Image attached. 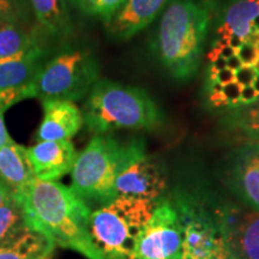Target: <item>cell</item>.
<instances>
[{
  "label": "cell",
  "mask_w": 259,
  "mask_h": 259,
  "mask_svg": "<svg viewBox=\"0 0 259 259\" xmlns=\"http://www.w3.org/2000/svg\"><path fill=\"white\" fill-rule=\"evenodd\" d=\"M212 12L210 0H171L162 14L151 48L176 80L187 82L198 73Z\"/></svg>",
  "instance_id": "cell-1"
},
{
  "label": "cell",
  "mask_w": 259,
  "mask_h": 259,
  "mask_svg": "<svg viewBox=\"0 0 259 259\" xmlns=\"http://www.w3.org/2000/svg\"><path fill=\"white\" fill-rule=\"evenodd\" d=\"M169 0H125L105 23L107 34L116 41L130 40L147 28Z\"/></svg>",
  "instance_id": "cell-15"
},
{
  "label": "cell",
  "mask_w": 259,
  "mask_h": 259,
  "mask_svg": "<svg viewBox=\"0 0 259 259\" xmlns=\"http://www.w3.org/2000/svg\"><path fill=\"white\" fill-rule=\"evenodd\" d=\"M21 202L30 222L56 246L78 252L87 259H105L89 233L93 210L71 187L35 178Z\"/></svg>",
  "instance_id": "cell-2"
},
{
  "label": "cell",
  "mask_w": 259,
  "mask_h": 259,
  "mask_svg": "<svg viewBox=\"0 0 259 259\" xmlns=\"http://www.w3.org/2000/svg\"><path fill=\"white\" fill-rule=\"evenodd\" d=\"M254 46H255V50H257V52H258V54H259V40H258V41H255V42H254Z\"/></svg>",
  "instance_id": "cell-35"
},
{
  "label": "cell",
  "mask_w": 259,
  "mask_h": 259,
  "mask_svg": "<svg viewBox=\"0 0 259 259\" xmlns=\"http://www.w3.org/2000/svg\"><path fill=\"white\" fill-rule=\"evenodd\" d=\"M167 174L148 154L143 139L122 144L120 166L115 181L118 197L157 202L167 191Z\"/></svg>",
  "instance_id": "cell-8"
},
{
  "label": "cell",
  "mask_w": 259,
  "mask_h": 259,
  "mask_svg": "<svg viewBox=\"0 0 259 259\" xmlns=\"http://www.w3.org/2000/svg\"><path fill=\"white\" fill-rule=\"evenodd\" d=\"M211 47H223L231 37L259 40V0H226L218 16Z\"/></svg>",
  "instance_id": "cell-12"
},
{
  "label": "cell",
  "mask_w": 259,
  "mask_h": 259,
  "mask_svg": "<svg viewBox=\"0 0 259 259\" xmlns=\"http://www.w3.org/2000/svg\"><path fill=\"white\" fill-rule=\"evenodd\" d=\"M252 87H253L254 90H255V92H257L258 96H259V74H257V76H255L253 83H252Z\"/></svg>",
  "instance_id": "cell-33"
},
{
  "label": "cell",
  "mask_w": 259,
  "mask_h": 259,
  "mask_svg": "<svg viewBox=\"0 0 259 259\" xmlns=\"http://www.w3.org/2000/svg\"><path fill=\"white\" fill-rule=\"evenodd\" d=\"M244 66L241 63V60L239 59L238 56H234V57H231L229 59H227V69L232 70V71H236L239 70L240 67Z\"/></svg>",
  "instance_id": "cell-31"
},
{
  "label": "cell",
  "mask_w": 259,
  "mask_h": 259,
  "mask_svg": "<svg viewBox=\"0 0 259 259\" xmlns=\"http://www.w3.org/2000/svg\"><path fill=\"white\" fill-rule=\"evenodd\" d=\"M253 69L255 70V72H257V74H259V57H258L257 61H255L254 65H253Z\"/></svg>",
  "instance_id": "cell-34"
},
{
  "label": "cell",
  "mask_w": 259,
  "mask_h": 259,
  "mask_svg": "<svg viewBox=\"0 0 259 259\" xmlns=\"http://www.w3.org/2000/svg\"><path fill=\"white\" fill-rule=\"evenodd\" d=\"M84 125L94 135L116 130H156L164 114L147 90L138 87L99 79L83 103Z\"/></svg>",
  "instance_id": "cell-4"
},
{
  "label": "cell",
  "mask_w": 259,
  "mask_h": 259,
  "mask_svg": "<svg viewBox=\"0 0 259 259\" xmlns=\"http://www.w3.org/2000/svg\"><path fill=\"white\" fill-rule=\"evenodd\" d=\"M40 42L34 31H25L18 24L0 19V59L28 50Z\"/></svg>",
  "instance_id": "cell-21"
},
{
  "label": "cell",
  "mask_w": 259,
  "mask_h": 259,
  "mask_svg": "<svg viewBox=\"0 0 259 259\" xmlns=\"http://www.w3.org/2000/svg\"><path fill=\"white\" fill-rule=\"evenodd\" d=\"M56 244L31 222L0 244V259H52Z\"/></svg>",
  "instance_id": "cell-18"
},
{
  "label": "cell",
  "mask_w": 259,
  "mask_h": 259,
  "mask_svg": "<svg viewBox=\"0 0 259 259\" xmlns=\"http://www.w3.org/2000/svg\"><path fill=\"white\" fill-rule=\"evenodd\" d=\"M4 109L0 108V149L5 147L6 144H9L10 142H12V138L10 137L8 134V130H6L5 121H4Z\"/></svg>",
  "instance_id": "cell-30"
},
{
  "label": "cell",
  "mask_w": 259,
  "mask_h": 259,
  "mask_svg": "<svg viewBox=\"0 0 259 259\" xmlns=\"http://www.w3.org/2000/svg\"><path fill=\"white\" fill-rule=\"evenodd\" d=\"M228 259H232V258H228Z\"/></svg>",
  "instance_id": "cell-36"
},
{
  "label": "cell",
  "mask_w": 259,
  "mask_h": 259,
  "mask_svg": "<svg viewBox=\"0 0 259 259\" xmlns=\"http://www.w3.org/2000/svg\"><path fill=\"white\" fill-rule=\"evenodd\" d=\"M25 18L23 0H0V19L18 24Z\"/></svg>",
  "instance_id": "cell-24"
},
{
  "label": "cell",
  "mask_w": 259,
  "mask_h": 259,
  "mask_svg": "<svg viewBox=\"0 0 259 259\" xmlns=\"http://www.w3.org/2000/svg\"><path fill=\"white\" fill-rule=\"evenodd\" d=\"M27 148L14 141L0 149V183L21 200L35 179Z\"/></svg>",
  "instance_id": "cell-17"
},
{
  "label": "cell",
  "mask_w": 259,
  "mask_h": 259,
  "mask_svg": "<svg viewBox=\"0 0 259 259\" xmlns=\"http://www.w3.org/2000/svg\"><path fill=\"white\" fill-rule=\"evenodd\" d=\"M10 194H11V193L9 192V190L6 189V187L3 185L2 183H0V204L4 202V200L8 198Z\"/></svg>",
  "instance_id": "cell-32"
},
{
  "label": "cell",
  "mask_w": 259,
  "mask_h": 259,
  "mask_svg": "<svg viewBox=\"0 0 259 259\" xmlns=\"http://www.w3.org/2000/svg\"><path fill=\"white\" fill-rule=\"evenodd\" d=\"M40 27L51 36L66 38L73 30L67 0H28Z\"/></svg>",
  "instance_id": "cell-19"
},
{
  "label": "cell",
  "mask_w": 259,
  "mask_h": 259,
  "mask_svg": "<svg viewBox=\"0 0 259 259\" xmlns=\"http://www.w3.org/2000/svg\"><path fill=\"white\" fill-rule=\"evenodd\" d=\"M27 153L35 177L44 181H58L71 173L78 155L71 141H42Z\"/></svg>",
  "instance_id": "cell-14"
},
{
  "label": "cell",
  "mask_w": 259,
  "mask_h": 259,
  "mask_svg": "<svg viewBox=\"0 0 259 259\" xmlns=\"http://www.w3.org/2000/svg\"><path fill=\"white\" fill-rule=\"evenodd\" d=\"M47 50L38 42L15 56L0 59V92H21L32 97V83L47 60Z\"/></svg>",
  "instance_id": "cell-13"
},
{
  "label": "cell",
  "mask_w": 259,
  "mask_h": 259,
  "mask_svg": "<svg viewBox=\"0 0 259 259\" xmlns=\"http://www.w3.org/2000/svg\"><path fill=\"white\" fill-rule=\"evenodd\" d=\"M226 67H227V59L221 57L216 58V59L209 61V66L208 69H206V76H213V74L218 73L219 71L226 69Z\"/></svg>",
  "instance_id": "cell-29"
},
{
  "label": "cell",
  "mask_w": 259,
  "mask_h": 259,
  "mask_svg": "<svg viewBox=\"0 0 259 259\" xmlns=\"http://www.w3.org/2000/svg\"><path fill=\"white\" fill-rule=\"evenodd\" d=\"M183 234L181 259L231 258L221 229L226 200L200 181H183L169 196Z\"/></svg>",
  "instance_id": "cell-3"
},
{
  "label": "cell",
  "mask_w": 259,
  "mask_h": 259,
  "mask_svg": "<svg viewBox=\"0 0 259 259\" xmlns=\"http://www.w3.org/2000/svg\"><path fill=\"white\" fill-rule=\"evenodd\" d=\"M44 119L37 130L42 141H71L83 127L82 111L69 100L50 99L42 101Z\"/></svg>",
  "instance_id": "cell-16"
},
{
  "label": "cell",
  "mask_w": 259,
  "mask_h": 259,
  "mask_svg": "<svg viewBox=\"0 0 259 259\" xmlns=\"http://www.w3.org/2000/svg\"><path fill=\"white\" fill-rule=\"evenodd\" d=\"M99 60L89 48H66L45 61L32 83V97L78 101L99 80Z\"/></svg>",
  "instance_id": "cell-7"
},
{
  "label": "cell",
  "mask_w": 259,
  "mask_h": 259,
  "mask_svg": "<svg viewBox=\"0 0 259 259\" xmlns=\"http://www.w3.org/2000/svg\"><path fill=\"white\" fill-rule=\"evenodd\" d=\"M71 4L84 15L106 23L125 0H70Z\"/></svg>",
  "instance_id": "cell-23"
},
{
  "label": "cell",
  "mask_w": 259,
  "mask_h": 259,
  "mask_svg": "<svg viewBox=\"0 0 259 259\" xmlns=\"http://www.w3.org/2000/svg\"><path fill=\"white\" fill-rule=\"evenodd\" d=\"M225 181L239 203L259 211V142H244L233 149Z\"/></svg>",
  "instance_id": "cell-11"
},
{
  "label": "cell",
  "mask_w": 259,
  "mask_h": 259,
  "mask_svg": "<svg viewBox=\"0 0 259 259\" xmlns=\"http://www.w3.org/2000/svg\"><path fill=\"white\" fill-rule=\"evenodd\" d=\"M122 144L109 135H96L77 155L71 189L94 210L114 200L115 181L120 166Z\"/></svg>",
  "instance_id": "cell-6"
},
{
  "label": "cell",
  "mask_w": 259,
  "mask_h": 259,
  "mask_svg": "<svg viewBox=\"0 0 259 259\" xmlns=\"http://www.w3.org/2000/svg\"><path fill=\"white\" fill-rule=\"evenodd\" d=\"M223 130L240 136L245 142H259V100L220 113Z\"/></svg>",
  "instance_id": "cell-20"
},
{
  "label": "cell",
  "mask_w": 259,
  "mask_h": 259,
  "mask_svg": "<svg viewBox=\"0 0 259 259\" xmlns=\"http://www.w3.org/2000/svg\"><path fill=\"white\" fill-rule=\"evenodd\" d=\"M257 76V72L253 66H242L239 70L234 71V82H236L241 88L247 85H252L253 80Z\"/></svg>",
  "instance_id": "cell-26"
},
{
  "label": "cell",
  "mask_w": 259,
  "mask_h": 259,
  "mask_svg": "<svg viewBox=\"0 0 259 259\" xmlns=\"http://www.w3.org/2000/svg\"><path fill=\"white\" fill-rule=\"evenodd\" d=\"M24 99H28L27 95H25L24 93H21V92L2 93L0 92V108L6 111L9 107L14 106L15 103L22 101V100H24Z\"/></svg>",
  "instance_id": "cell-27"
},
{
  "label": "cell",
  "mask_w": 259,
  "mask_h": 259,
  "mask_svg": "<svg viewBox=\"0 0 259 259\" xmlns=\"http://www.w3.org/2000/svg\"><path fill=\"white\" fill-rule=\"evenodd\" d=\"M157 202L116 197L112 202L93 210L89 233L103 258L134 259L137 236Z\"/></svg>",
  "instance_id": "cell-5"
},
{
  "label": "cell",
  "mask_w": 259,
  "mask_h": 259,
  "mask_svg": "<svg viewBox=\"0 0 259 259\" xmlns=\"http://www.w3.org/2000/svg\"><path fill=\"white\" fill-rule=\"evenodd\" d=\"M181 227L169 198L164 196L139 232L134 259H181Z\"/></svg>",
  "instance_id": "cell-9"
},
{
  "label": "cell",
  "mask_w": 259,
  "mask_h": 259,
  "mask_svg": "<svg viewBox=\"0 0 259 259\" xmlns=\"http://www.w3.org/2000/svg\"><path fill=\"white\" fill-rule=\"evenodd\" d=\"M236 56L241 60L242 65H245V66H253L258 59L259 54L257 50H255L254 44H252V42H244L242 46L236 52Z\"/></svg>",
  "instance_id": "cell-25"
},
{
  "label": "cell",
  "mask_w": 259,
  "mask_h": 259,
  "mask_svg": "<svg viewBox=\"0 0 259 259\" xmlns=\"http://www.w3.org/2000/svg\"><path fill=\"white\" fill-rule=\"evenodd\" d=\"M30 222L23 203L10 194L0 204V244Z\"/></svg>",
  "instance_id": "cell-22"
},
{
  "label": "cell",
  "mask_w": 259,
  "mask_h": 259,
  "mask_svg": "<svg viewBox=\"0 0 259 259\" xmlns=\"http://www.w3.org/2000/svg\"><path fill=\"white\" fill-rule=\"evenodd\" d=\"M257 100H259V96L253 87L247 85V87H244V88H241V97H240L241 105H248V103L257 101Z\"/></svg>",
  "instance_id": "cell-28"
},
{
  "label": "cell",
  "mask_w": 259,
  "mask_h": 259,
  "mask_svg": "<svg viewBox=\"0 0 259 259\" xmlns=\"http://www.w3.org/2000/svg\"><path fill=\"white\" fill-rule=\"evenodd\" d=\"M221 229L232 259H259V211L226 200Z\"/></svg>",
  "instance_id": "cell-10"
}]
</instances>
